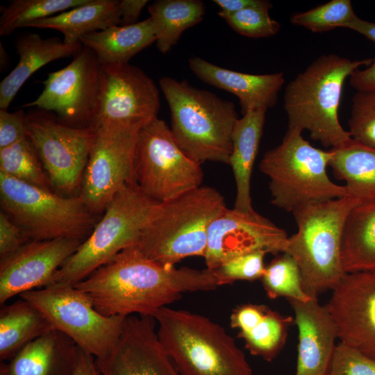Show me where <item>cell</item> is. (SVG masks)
Segmentation results:
<instances>
[{
  "label": "cell",
  "instance_id": "17",
  "mask_svg": "<svg viewBox=\"0 0 375 375\" xmlns=\"http://www.w3.org/2000/svg\"><path fill=\"white\" fill-rule=\"evenodd\" d=\"M326 306L340 342L375 360V271L347 273Z\"/></svg>",
  "mask_w": 375,
  "mask_h": 375
},
{
  "label": "cell",
  "instance_id": "32",
  "mask_svg": "<svg viewBox=\"0 0 375 375\" xmlns=\"http://www.w3.org/2000/svg\"><path fill=\"white\" fill-rule=\"evenodd\" d=\"M0 172L24 183L51 190V184L28 136L0 149Z\"/></svg>",
  "mask_w": 375,
  "mask_h": 375
},
{
  "label": "cell",
  "instance_id": "43",
  "mask_svg": "<svg viewBox=\"0 0 375 375\" xmlns=\"http://www.w3.org/2000/svg\"><path fill=\"white\" fill-rule=\"evenodd\" d=\"M349 81L357 92L375 90V58L367 67L356 70L349 77Z\"/></svg>",
  "mask_w": 375,
  "mask_h": 375
},
{
  "label": "cell",
  "instance_id": "37",
  "mask_svg": "<svg viewBox=\"0 0 375 375\" xmlns=\"http://www.w3.org/2000/svg\"><path fill=\"white\" fill-rule=\"evenodd\" d=\"M348 124L353 140L375 148V90L356 93Z\"/></svg>",
  "mask_w": 375,
  "mask_h": 375
},
{
  "label": "cell",
  "instance_id": "20",
  "mask_svg": "<svg viewBox=\"0 0 375 375\" xmlns=\"http://www.w3.org/2000/svg\"><path fill=\"white\" fill-rule=\"evenodd\" d=\"M288 300L298 329L295 375H328L338 338L334 319L317 298L306 301Z\"/></svg>",
  "mask_w": 375,
  "mask_h": 375
},
{
  "label": "cell",
  "instance_id": "34",
  "mask_svg": "<svg viewBox=\"0 0 375 375\" xmlns=\"http://www.w3.org/2000/svg\"><path fill=\"white\" fill-rule=\"evenodd\" d=\"M261 281L270 299L283 297L302 301L311 299L303 290L297 262L287 253L276 256L265 267Z\"/></svg>",
  "mask_w": 375,
  "mask_h": 375
},
{
  "label": "cell",
  "instance_id": "42",
  "mask_svg": "<svg viewBox=\"0 0 375 375\" xmlns=\"http://www.w3.org/2000/svg\"><path fill=\"white\" fill-rule=\"evenodd\" d=\"M268 306L245 303L237 306L230 317V325L239 332H246L255 326L264 316Z\"/></svg>",
  "mask_w": 375,
  "mask_h": 375
},
{
  "label": "cell",
  "instance_id": "22",
  "mask_svg": "<svg viewBox=\"0 0 375 375\" xmlns=\"http://www.w3.org/2000/svg\"><path fill=\"white\" fill-rule=\"evenodd\" d=\"M78 351L71 338L52 329L26 345L5 367L8 375H73Z\"/></svg>",
  "mask_w": 375,
  "mask_h": 375
},
{
  "label": "cell",
  "instance_id": "23",
  "mask_svg": "<svg viewBox=\"0 0 375 375\" xmlns=\"http://www.w3.org/2000/svg\"><path fill=\"white\" fill-rule=\"evenodd\" d=\"M19 61L0 83V110H8L25 82L51 61L74 57L83 48L81 42L66 44L58 37L44 39L39 34L25 33L16 41Z\"/></svg>",
  "mask_w": 375,
  "mask_h": 375
},
{
  "label": "cell",
  "instance_id": "48",
  "mask_svg": "<svg viewBox=\"0 0 375 375\" xmlns=\"http://www.w3.org/2000/svg\"><path fill=\"white\" fill-rule=\"evenodd\" d=\"M0 49H1V55L3 56H1V69L2 68V66L3 67L6 65V62H8V56H7L6 57H5V56L7 55L6 53V51H5L3 47L2 46V44L1 42L0 43Z\"/></svg>",
  "mask_w": 375,
  "mask_h": 375
},
{
  "label": "cell",
  "instance_id": "25",
  "mask_svg": "<svg viewBox=\"0 0 375 375\" xmlns=\"http://www.w3.org/2000/svg\"><path fill=\"white\" fill-rule=\"evenodd\" d=\"M119 0H89L67 11L28 24L25 27L52 29L60 32L66 44L81 42L92 32L121 24Z\"/></svg>",
  "mask_w": 375,
  "mask_h": 375
},
{
  "label": "cell",
  "instance_id": "28",
  "mask_svg": "<svg viewBox=\"0 0 375 375\" xmlns=\"http://www.w3.org/2000/svg\"><path fill=\"white\" fill-rule=\"evenodd\" d=\"M331 167L336 178L345 181L349 195L360 203L375 199V148L351 138L330 149Z\"/></svg>",
  "mask_w": 375,
  "mask_h": 375
},
{
  "label": "cell",
  "instance_id": "1",
  "mask_svg": "<svg viewBox=\"0 0 375 375\" xmlns=\"http://www.w3.org/2000/svg\"><path fill=\"white\" fill-rule=\"evenodd\" d=\"M104 316H151L185 292L217 287L212 271L165 267L147 258L137 246L128 247L74 285Z\"/></svg>",
  "mask_w": 375,
  "mask_h": 375
},
{
  "label": "cell",
  "instance_id": "31",
  "mask_svg": "<svg viewBox=\"0 0 375 375\" xmlns=\"http://www.w3.org/2000/svg\"><path fill=\"white\" fill-rule=\"evenodd\" d=\"M294 317L285 316L267 308L262 318L251 329L238 332L245 348L253 356L272 361L283 348Z\"/></svg>",
  "mask_w": 375,
  "mask_h": 375
},
{
  "label": "cell",
  "instance_id": "39",
  "mask_svg": "<svg viewBox=\"0 0 375 375\" xmlns=\"http://www.w3.org/2000/svg\"><path fill=\"white\" fill-rule=\"evenodd\" d=\"M328 375H375V360L340 342L336 345Z\"/></svg>",
  "mask_w": 375,
  "mask_h": 375
},
{
  "label": "cell",
  "instance_id": "41",
  "mask_svg": "<svg viewBox=\"0 0 375 375\" xmlns=\"http://www.w3.org/2000/svg\"><path fill=\"white\" fill-rule=\"evenodd\" d=\"M31 241L5 212H0V257L8 255Z\"/></svg>",
  "mask_w": 375,
  "mask_h": 375
},
{
  "label": "cell",
  "instance_id": "44",
  "mask_svg": "<svg viewBox=\"0 0 375 375\" xmlns=\"http://www.w3.org/2000/svg\"><path fill=\"white\" fill-rule=\"evenodd\" d=\"M148 3L147 0H120V24L130 25L137 23L142 10Z\"/></svg>",
  "mask_w": 375,
  "mask_h": 375
},
{
  "label": "cell",
  "instance_id": "7",
  "mask_svg": "<svg viewBox=\"0 0 375 375\" xmlns=\"http://www.w3.org/2000/svg\"><path fill=\"white\" fill-rule=\"evenodd\" d=\"M331 152L313 147L302 131L289 129L279 145L266 151L259 164L269 179L272 203L289 212L349 195L333 183L327 167Z\"/></svg>",
  "mask_w": 375,
  "mask_h": 375
},
{
  "label": "cell",
  "instance_id": "6",
  "mask_svg": "<svg viewBox=\"0 0 375 375\" xmlns=\"http://www.w3.org/2000/svg\"><path fill=\"white\" fill-rule=\"evenodd\" d=\"M159 85L169 108L171 131L181 149L201 164L228 165L239 119L234 103L185 80L164 76Z\"/></svg>",
  "mask_w": 375,
  "mask_h": 375
},
{
  "label": "cell",
  "instance_id": "11",
  "mask_svg": "<svg viewBox=\"0 0 375 375\" xmlns=\"http://www.w3.org/2000/svg\"><path fill=\"white\" fill-rule=\"evenodd\" d=\"M19 296L35 306L53 329L65 334L97 358L106 355L114 347L126 317L103 315L74 286L51 285Z\"/></svg>",
  "mask_w": 375,
  "mask_h": 375
},
{
  "label": "cell",
  "instance_id": "2",
  "mask_svg": "<svg viewBox=\"0 0 375 375\" xmlns=\"http://www.w3.org/2000/svg\"><path fill=\"white\" fill-rule=\"evenodd\" d=\"M226 208L218 190L203 185L157 202L142 226L137 247L149 259L169 267L188 257H204L209 226Z\"/></svg>",
  "mask_w": 375,
  "mask_h": 375
},
{
  "label": "cell",
  "instance_id": "8",
  "mask_svg": "<svg viewBox=\"0 0 375 375\" xmlns=\"http://www.w3.org/2000/svg\"><path fill=\"white\" fill-rule=\"evenodd\" d=\"M156 203L135 183L121 190L89 236L56 273L49 286H74L124 249L137 246L142 226Z\"/></svg>",
  "mask_w": 375,
  "mask_h": 375
},
{
  "label": "cell",
  "instance_id": "38",
  "mask_svg": "<svg viewBox=\"0 0 375 375\" xmlns=\"http://www.w3.org/2000/svg\"><path fill=\"white\" fill-rule=\"evenodd\" d=\"M263 251H252L231 258L212 271L218 286L235 281L261 279L265 270Z\"/></svg>",
  "mask_w": 375,
  "mask_h": 375
},
{
  "label": "cell",
  "instance_id": "33",
  "mask_svg": "<svg viewBox=\"0 0 375 375\" xmlns=\"http://www.w3.org/2000/svg\"><path fill=\"white\" fill-rule=\"evenodd\" d=\"M89 0H12L1 8L0 35L7 36L34 21L83 5Z\"/></svg>",
  "mask_w": 375,
  "mask_h": 375
},
{
  "label": "cell",
  "instance_id": "47",
  "mask_svg": "<svg viewBox=\"0 0 375 375\" xmlns=\"http://www.w3.org/2000/svg\"><path fill=\"white\" fill-rule=\"evenodd\" d=\"M347 28L359 33L375 44V22L365 21L358 17Z\"/></svg>",
  "mask_w": 375,
  "mask_h": 375
},
{
  "label": "cell",
  "instance_id": "18",
  "mask_svg": "<svg viewBox=\"0 0 375 375\" xmlns=\"http://www.w3.org/2000/svg\"><path fill=\"white\" fill-rule=\"evenodd\" d=\"M152 316L126 317L112 349L96 359L100 375H180L164 351Z\"/></svg>",
  "mask_w": 375,
  "mask_h": 375
},
{
  "label": "cell",
  "instance_id": "29",
  "mask_svg": "<svg viewBox=\"0 0 375 375\" xmlns=\"http://www.w3.org/2000/svg\"><path fill=\"white\" fill-rule=\"evenodd\" d=\"M53 329L43 314L20 299L0 310V358L12 359L26 345Z\"/></svg>",
  "mask_w": 375,
  "mask_h": 375
},
{
  "label": "cell",
  "instance_id": "19",
  "mask_svg": "<svg viewBox=\"0 0 375 375\" xmlns=\"http://www.w3.org/2000/svg\"><path fill=\"white\" fill-rule=\"evenodd\" d=\"M82 242L68 238L31 240L1 257V304L15 295L50 285L56 273Z\"/></svg>",
  "mask_w": 375,
  "mask_h": 375
},
{
  "label": "cell",
  "instance_id": "3",
  "mask_svg": "<svg viewBox=\"0 0 375 375\" xmlns=\"http://www.w3.org/2000/svg\"><path fill=\"white\" fill-rule=\"evenodd\" d=\"M372 62L371 58L352 60L333 53L317 58L285 88L288 128L308 131L312 140L326 148L351 140L338 117L343 85L356 70Z\"/></svg>",
  "mask_w": 375,
  "mask_h": 375
},
{
  "label": "cell",
  "instance_id": "26",
  "mask_svg": "<svg viewBox=\"0 0 375 375\" xmlns=\"http://www.w3.org/2000/svg\"><path fill=\"white\" fill-rule=\"evenodd\" d=\"M83 47L91 49L100 65L128 63L142 50L156 42L149 17L130 25H115L83 36Z\"/></svg>",
  "mask_w": 375,
  "mask_h": 375
},
{
  "label": "cell",
  "instance_id": "21",
  "mask_svg": "<svg viewBox=\"0 0 375 375\" xmlns=\"http://www.w3.org/2000/svg\"><path fill=\"white\" fill-rule=\"evenodd\" d=\"M188 64L203 82L235 95L242 115L251 110L273 108L285 83L283 72L246 74L219 67L199 57L190 58Z\"/></svg>",
  "mask_w": 375,
  "mask_h": 375
},
{
  "label": "cell",
  "instance_id": "35",
  "mask_svg": "<svg viewBox=\"0 0 375 375\" xmlns=\"http://www.w3.org/2000/svg\"><path fill=\"white\" fill-rule=\"evenodd\" d=\"M357 17L350 0H331L292 15L290 22L313 33H323L338 27L347 28Z\"/></svg>",
  "mask_w": 375,
  "mask_h": 375
},
{
  "label": "cell",
  "instance_id": "45",
  "mask_svg": "<svg viewBox=\"0 0 375 375\" xmlns=\"http://www.w3.org/2000/svg\"><path fill=\"white\" fill-rule=\"evenodd\" d=\"M215 4H217L221 10L218 12V15H228L235 12L240 11L244 8L257 6L263 4L265 0H213Z\"/></svg>",
  "mask_w": 375,
  "mask_h": 375
},
{
  "label": "cell",
  "instance_id": "5",
  "mask_svg": "<svg viewBox=\"0 0 375 375\" xmlns=\"http://www.w3.org/2000/svg\"><path fill=\"white\" fill-rule=\"evenodd\" d=\"M360 203L347 195L292 212L297 231L288 237L284 253L297 262L310 298L333 290L347 274L342 262L343 231L349 212Z\"/></svg>",
  "mask_w": 375,
  "mask_h": 375
},
{
  "label": "cell",
  "instance_id": "9",
  "mask_svg": "<svg viewBox=\"0 0 375 375\" xmlns=\"http://www.w3.org/2000/svg\"><path fill=\"white\" fill-rule=\"evenodd\" d=\"M0 201L5 212L29 240L68 238L84 241L94 215L79 196L66 197L0 172Z\"/></svg>",
  "mask_w": 375,
  "mask_h": 375
},
{
  "label": "cell",
  "instance_id": "36",
  "mask_svg": "<svg viewBox=\"0 0 375 375\" xmlns=\"http://www.w3.org/2000/svg\"><path fill=\"white\" fill-rule=\"evenodd\" d=\"M272 8V3L266 1L262 5L220 17L240 35L253 38H269L275 35L281 28V24L269 15Z\"/></svg>",
  "mask_w": 375,
  "mask_h": 375
},
{
  "label": "cell",
  "instance_id": "4",
  "mask_svg": "<svg viewBox=\"0 0 375 375\" xmlns=\"http://www.w3.org/2000/svg\"><path fill=\"white\" fill-rule=\"evenodd\" d=\"M151 316L159 341L180 375H253L233 338L209 318L167 306Z\"/></svg>",
  "mask_w": 375,
  "mask_h": 375
},
{
  "label": "cell",
  "instance_id": "14",
  "mask_svg": "<svg viewBox=\"0 0 375 375\" xmlns=\"http://www.w3.org/2000/svg\"><path fill=\"white\" fill-rule=\"evenodd\" d=\"M99 67L94 52L83 47L68 65L49 74L38 97L20 108L52 112L70 127H92L99 103Z\"/></svg>",
  "mask_w": 375,
  "mask_h": 375
},
{
  "label": "cell",
  "instance_id": "10",
  "mask_svg": "<svg viewBox=\"0 0 375 375\" xmlns=\"http://www.w3.org/2000/svg\"><path fill=\"white\" fill-rule=\"evenodd\" d=\"M201 163L178 145L167 123L156 117L141 126L135 145L133 182L157 202L201 185Z\"/></svg>",
  "mask_w": 375,
  "mask_h": 375
},
{
  "label": "cell",
  "instance_id": "49",
  "mask_svg": "<svg viewBox=\"0 0 375 375\" xmlns=\"http://www.w3.org/2000/svg\"><path fill=\"white\" fill-rule=\"evenodd\" d=\"M0 375H8L5 367V363L2 362L0 367Z\"/></svg>",
  "mask_w": 375,
  "mask_h": 375
},
{
  "label": "cell",
  "instance_id": "46",
  "mask_svg": "<svg viewBox=\"0 0 375 375\" xmlns=\"http://www.w3.org/2000/svg\"><path fill=\"white\" fill-rule=\"evenodd\" d=\"M73 375H100L93 356L79 348L77 367Z\"/></svg>",
  "mask_w": 375,
  "mask_h": 375
},
{
  "label": "cell",
  "instance_id": "16",
  "mask_svg": "<svg viewBox=\"0 0 375 375\" xmlns=\"http://www.w3.org/2000/svg\"><path fill=\"white\" fill-rule=\"evenodd\" d=\"M288 238L283 229L255 210L226 208L209 226L203 257L206 268L214 270L231 258L252 251L284 253Z\"/></svg>",
  "mask_w": 375,
  "mask_h": 375
},
{
  "label": "cell",
  "instance_id": "30",
  "mask_svg": "<svg viewBox=\"0 0 375 375\" xmlns=\"http://www.w3.org/2000/svg\"><path fill=\"white\" fill-rule=\"evenodd\" d=\"M148 11L156 47L167 53L185 30L203 19L206 6L200 0H158L149 4Z\"/></svg>",
  "mask_w": 375,
  "mask_h": 375
},
{
  "label": "cell",
  "instance_id": "12",
  "mask_svg": "<svg viewBox=\"0 0 375 375\" xmlns=\"http://www.w3.org/2000/svg\"><path fill=\"white\" fill-rule=\"evenodd\" d=\"M31 109L26 113L27 136L52 188L63 196H78L95 138L94 128L70 127L60 123L52 112Z\"/></svg>",
  "mask_w": 375,
  "mask_h": 375
},
{
  "label": "cell",
  "instance_id": "40",
  "mask_svg": "<svg viewBox=\"0 0 375 375\" xmlns=\"http://www.w3.org/2000/svg\"><path fill=\"white\" fill-rule=\"evenodd\" d=\"M26 119L23 108L13 112L0 110V149L27 137Z\"/></svg>",
  "mask_w": 375,
  "mask_h": 375
},
{
  "label": "cell",
  "instance_id": "15",
  "mask_svg": "<svg viewBox=\"0 0 375 375\" xmlns=\"http://www.w3.org/2000/svg\"><path fill=\"white\" fill-rule=\"evenodd\" d=\"M160 108L158 88L140 68L129 63L100 65L99 95L92 126L144 124Z\"/></svg>",
  "mask_w": 375,
  "mask_h": 375
},
{
  "label": "cell",
  "instance_id": "27",
  "mask_svg": "<svg viewBox=\"0 0 375 375\" xmlns=\"http://www.w3.org/2000/svg\"><path fill=\"white\" fill-rule=\"evenodd\" d=\"M342 262L344 272L375 271V199L356 206L343 231Z\"/></svg>",
  "mask_w": 375,
  "mask_h": 375
},
{
  "label": "cell",
  "instance_id": "13",
  "mask_svg": "<svg viewBox=\"0 0 375 375\" xmlns=\"http://www.w3.org/2000/svg\"><path fill=\"white\" fill-rule=\"evenodd\" d=\"M144 124L92 126L95 138L78 196L94 215L103 213L114 197L134 183L135 145L139 130Z\"/></svg>",
  "mask_w": 375,
  "mask_h": 375
},
{
  "label": "cell",
  "instance_id": "24",
  "mask_svg": "<svg viewBox=\"0 0 375 375\" xmlns=\"http://www.w3.org/2000/svg\"><path fill=\"white\" fill-rule=\"evenodd\" d=\"M267 110H251L239 118L232 135V151L228 165L235 183L234 208L254 211L251 197V178L262 138Z\"/></svg>",
  "mask_w": 375,
  "mask_h": 375
}]
</instances>
